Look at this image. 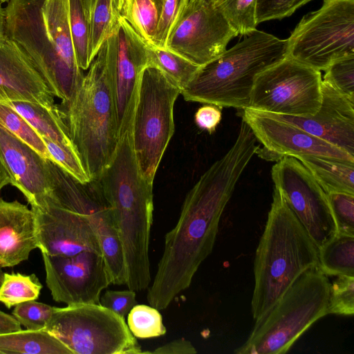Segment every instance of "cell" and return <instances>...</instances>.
<instances>
[{
	"instance_id": "obj_1",
	"label": "cell",
	"mask_w": 354,
	"mask_h": 354,
	"mask_svg": "<svg viewBox=\"0 0 354 354\" xmlns=\"http://www.w3.org/2000/svg\"><path fill=\"white\" fill-rule=\"evenodd\" d=\"M259 148L251 129L241 120L234 144L187 193L176 224L165 236L163 252L147 290L150 306L165 310L189 287L212 252L222 214Z\"/></svg>"
},
{
	"instance_id": "obj_2",
	"label": "cell",
	"mask_w": 354,
	"mask_h": 354,
	"mask_svg": "<svg viewBox=\"0 0 354 354\" xmlns=\"http://www.w3.org/2000/svg\"><path fill=\"white\" fill-rule=\"evenodd\" d=\"M4 34L30 57L55 97L69 101L84 73L73 48L68 0H10Z\"/></svg>"
},
{
	"instance_id": "obj_3",
	"label": "cell",
	"mask_w": 354,
	"mask_h": 354,
	"mask_svg": "<svg viewBox=\"0 0 354 354\" xmlns=\"http://www.w3.org/2000/svg\"><path fill=\"white\" fill-rule=\"evenodd\" d=\"M97 179L109 203L122 246L126 286L136 292L151 281L149 248L153 223V183L140 174L130 129Z\"/></svg>"
},
{
	"instance_id": "obj_4",
	"label": "cell",
	"mask_w": 354,
	"mask_h": 354,
	"mask_svg": "<svg viewBox=\"0 0 354 354\" xmlns=\"http://www.w3.org/2000/svg\"><path fill=\"white\" fill-rule=\"evenodd\" d=\"M317 266L318 248L274 188L254 261L253 319H261L301 274Z\"/></svg>"
},
{
	"instance_id": "obj_5",
	"label": "cell",
	"mask_w": 354,
	"mask_h": 354,
	"mask_svg": "<svg viewBox=\"0 0 354 354\" xmlns=\"http://www.w3.org/2000/svg\"><path fill=\"white\" fill-rule=\"evenodd\" d=\"M200 67L181 90L186 101L248 108L256 77L288 56L287 39L255 29Z\"/></svg>"
},
{
	"instance_id": "obj_6",
	"label": "cell",
	"mask_w": 354,
	"mask_h": 354,
	"mask_svg": "<svg viewBox=\"0 0 354 354\" xmlns=\"http://www.w3.org/2000/svg\"><path fill=\"white\" fill-rule=\"evenodd\" d=\"M87 70L73 97L57 105L86 173L95 179L113 160L119 142L106 41Z\"/></svg>"
},
{
	"instance_id": "obj_7",
	"label": "cell",
	"mask_w": 354,
	"mask_h": 354,
	"mask_svg": "<svg viewBox=\"0 0 354 354\" xmlns=\"http://www.w3.org/2000/svg\"><path fill=\"white\" fill-rule=\"evenodd\" d=\"M330 281L317 267L301 274L277 303L255 321L236 354H283L313 324L328 315Z\"/></svg>"
},
{
	"instance_id": "obj_8",
	"label": "cell",
	"mask_w": 354,
	"mask_h": 354,
	"mask_svg": "<svg viewBox=\"0 0 354 354\" xmlns=\"http://www.w3.org/2000/svg\"><path fill=\"white\" fill-rule=\"evenodd\" d=\"M180 88L161 71H142L131 125L133 149L141 176L153 183L163 154L174 133V107Z\"/></svg>"
},
{
	"instance_id": "obj_9",
	"label": "cell",
	"mask_w": 354,
	"mask_h": 354,
	"mask_svg": "<svg viewBox=\"0 0 354 354\" xmlns=\"http://www.w3.org/2000/svg\"><path fill=\"white\" fill-rule=\"evenodd\" d=\"M45 330L73 354H140L124 317L100 304L55 307Z\"/></svg>"
},
{
	"instance_id": "obj_10",
	"label": "cell",
	"mask_w": 354,
	"mask_h": 354,
	"mask_svg": "<svg viewBox=\"0 0 354 354\" xmlns=\"http://www.w3.org/2000/svg\"><path fill=\"white\" fill-rule=\"evenodd\" d=\"M288 56L319 71L354 55V1L324 0L287 39Z\"/></svg>"
},
{
	"instance_id": "obj_11",
	"label": "cell",
	"mask_w": 354,
	"mask_h": 354,
	"mask_svg": "<svg viewBox=\"0 0 354 354\" xmlns=\"http://www.w3.org/2000/svg\"><path fill=\"white\" fill-rule=\"evenodd\" d=\"M321 71L286 57L255 78L248 108L277 115L308 116L322 100Z\"/></svg>"
},
{
	"instance_id": "obj_12",
	"label": "cell",
	"mask_w": 354,
	"mask_h": 354,
	"mask_svg": "<svg viewBox=\"0 0 354 354\" xmlns=\"http://www.w3.org/2000/svg\"><path fill=\"white\" fill-rule=\"evenodd\" d=\"M274 188L319 249L337 234L327 194L296 158L284 157L271 169Z\"/></svg>"
},
{
	"instance_id": "obj_13",
	"label": "cell",
	"mask_w": 354,
	"mask_h": 354,
	"mask_svg": "<svg viewBox=\"0 0 354 354\" xmlns=\"http://www.w3.org/2000/svg\"><path fill=\"white\" fill-rule=\"evenodd\" d=\"M119 22L106 41V59L120 140L131 127L140 77L148 62L142 39L120 16Z\"/></svg>"
},
{
	"instance_id": "obj_14",
	"label": "cell",
	"mask_w": 354,
	"mask_h": 354,
	"mask_svg": "<svg viewBox=\"0 0 354 354\" xmlns=\"http://www.w3.org/2000/svg\"><path fill=\"white\" fill-rule=\"evenodd\" d=\"M236 36L211 0H189L165 48L202 66L222 54Z\"/></svg>"
},
{
	"instance_id": "obj_15",
	"label": "cell",
	"mask_w": 354,
	"mask_h": 354,
	"mask_svg": "<svg viewBox=\"0 0 354 354\" xmlns=\"http://www.w3.org/2000/svg\"><path fill=\"white\" fill-rule=\"evenodd\" d=\"M41 255L46 283L55 301L67 305L100 304L102 290L111 284L102 254L84 251L70 256Z\"/></svg>"
},
{
	"instance_id": "obj_16",
	"label": "cell",
	"mask_w": 354,
	"mask_h": 354,
	"mask_svg": "<svg viewBox=\"0 0 354 354\" xmlns=\"http://www.w3.org/2000/svg\"><path fill=\"white\" fill-rule=\"evenodd\" d=\"M242 119L263 145L257 153L262 158L278 161L288 156H317L354 162L347 152L272 113L246 108Z\"/></svg>"
},
{
	"instance_id": "obj_17",
	"label": "cell",
	"mask_w": 354,
	"mask_h": 354,
	"mask_svg": "<svg viewBox=\"0 0 354 354\" xmlns=\"http://www.w3.org/2000/svg\"><path fill=\"white\" fill-rule=\"evenodd\" d=\"M31 209L35 216L41 253L70 256L90 251L102 254L97 236L85 216L48 200L44 207Z\"/></svg>"
},
{
	"instance_id": "obj_18",
	"label": "cell",
	"mask_w": 354,
	"mask_h": 354,
	"mask_svg": "<svg viewBox=\"0 0 354 354\" xmlns=\"http://www.w3.org/2000/svg\"><path fill=\"white\" fill-rule=\"evenodd\" d=\"M273 115L354 156V99L323 80L321 104L314 115Z\"/></svg>"
},
{
	"instance_id": "obj_19",
	"label": "cell",
	"mask_w": 354,
	"mask_h": 354,
	"mask_svg": "<svg viewBox=\"0 0 354 354\" xmlns=\"http://www.w3.org/2000/svg\"><path fill=\"white\" fill-rule=\"evenodd\" d=\"M54 97L30 57L4 34L0 39V102H26L53 108Z\"/></svg>"
},
{
	"instance_id": "obj_20",
	"label": "cell",
	"mask_w": 354,
	"mask_h": 354,
	"mask_svg": "<svg viewBox=\"0 0 354 354\" xmlns=\"http://www.w3.org/2000/svg\"><path fill=\"white\" fill-rule=\"evenodd\" d=\"M0 161L31 208L44 207L50 187L47 159L1 125Z\"/></svg>"
},
{
	"instance_id": "obj_21",
	"label": "cell",
	"mask_w": 354,
	"mask_h": 354,
	"mask_svg": "<svg viewBox=\"0 0 354 354\" xmlns=\"http://www.w3.org/2000/svg\"><path fill=\"white\" fill-rule=\"evenodd\" d=\"M39 248L35 213L17 201L0 197V266L10 268L28 260Z\"/></svg>"
},
{
	"instance_id": "obj_22",
	"label": "cell",
	"mask_w": 354,
	"mask_h": 354,
	"mask_svg": "<svg viewBox=\"0 0 354 354\" xmlns=\"http://www.w3.org/2000/svg\"><path fill=\"white\" fill-rule=\"evenodd\" d=\"M326 193L354 194V162L334 158L301 156L296 158Z\"/></svg>"
},
{
	"instance_id": "obj_23",
	"label": "cell",
	"mask_w": 354,
	"mask_h": 354,
	"mask_svg": "<svg viewBox=\"0 0 354 354\" xmlns=\"http://www.w3.org/2000/svg\"><path fill=\"white\" fill-rule=\"evenodd\" d=\"M20 114L41 137L75 148L58 105L48 108L26 102L6 103Z\"/></svg>"
},
{
	"instance_id": "obj_24",
	"label": "cell",
	"mask_w": 354,
	"mask_h": 354,
	"mask_svg": "<svg viewBox=\"0 0 354 354\" xmlns=\"http://www.w3.org/2000/svg\"><path fill=\"white\" fill-rule=\"evenodd\" d=\"M73 354L45 329L19 330L0 334V354Z\"/></svg>"
},
{
	"instance_id": "obj_25",
	"label": "cell",
	"mask_w": 354,
	"mask_h": 354,
	"mask_svg": "<svg viewBox=\"0 0 354 354\" xmlns=\"http://www.w3.org/2000/svg\"><path fill=\"white\" fill-rule=\"evenodd\" d=\"M317 268L326 276H354V236L336 234L319 248Z\"/></svg>"
},
{
	"instance_id": "obj_26",
	"label": "cell",
	"mask_w": 354,
	"mask_h": 354,
	"mask_svg": "<svg viewBox=\"0 0 354 354\" xmlns=\"http://www.w3.org/2000/svg\"><path fill=\"white\" fill-rule=\"evenodd\" d=\"M143 41L147 66L158 68L180 90L193 79L201 67L173 51Z\"/></svg>"
},
{
	"instance_id": "obj_27",
	"label": "cell",
	"mask_w": 354,
	"mask_h": 354,
	"mask_svg": "<svg viewBox=\"0 0 354 354\" xmlns=\"http://www.w3.org/2000/svg\"><path fill=\"white\" fill-rule=\"evenodd\" d=\"M161 11V0H123L119 15L145 41L153 44Z\"/></svg>"
},
{
	"instance_id": "obj_28",
	"label": "cell",
	"mask_w": 354,
	"mask_h": 354,
	"mask_svg": "<svg viewBox=\"0 0 354 354\" xmlns=\"http://www.w3.org/2000/svg\"><path fill=\"white\" fill-rule=\"evenodd\" d=\"M119 13L113 0H95L89 24V56L92 62L103 44L118 30Z\"/></svg>"
},
{
	"instance_id": "obj_29",
	"label": "cell",
	"mask_w": 354,
	"mask_h": 354,
	"mask_svg": "<svg viewBox=\"0 0 354 354\" xmlns=\"http://www.w3.org/2000/svg\"><path fill=\"white\" fill-rule=\"evenodd\" d=\"M41 288L42 285L35 274L4 273L0 285V302L10 308L22 302L37 299Z\"/></svg>"
},
{
	"instance_id": "obj_30",
	"label": "cell",
	"mask_w": 354,
	"mask_h": 354,
	"mask_svg": "<svg viewBox=\"0 0 354 354\" xmlns=\"http://www.w3.org/2000/svg\"><path fill=\"white\" fill-rule=\"evenodd\" d=\"M68 18L77 63L87 70L91 63L89 56V24L82 0H68Z\"/></svg>"
},
{
	"instance_id": "obj_31",
	"label": "cell",
	"mask_w": 354,
	"mask_h": 354,
	"mask_svg": "<svg viewBox=\"0 0 354 354\" xmlns=\"http://www.w3.org/2000/svg\"><path fill=\"white\" fill-rule=\"evenodd\" d=\"M238 35H246L257 27V0H211Z\"/></svg>"
},
{
	"instance_id": "obj_32",
	"label": "cell",
	"mask_w": 354,
	"mask_h": 354,
	"mask_svg": "<svg viewBox=\"0 0 354 354\" xmlns=\"http://www.w3.org/2000/svg\"><path fill=\"white\" fill-rule=\"evenodd\" d=\"M0 125L24 142L46 159L50 155L41 137L16 111L6 103L0 102Z\"/></svg>"
},
{
	"instance_id": "obj_33",
	"label": "cell",
	"mask_w": 354,
	"mask_h": 354,
	"mask_svg": "<svg viewBox=\"0 0 354 354\" xmlns=\"http://www.w3.org/2000/svg\"><path fill=\"white\" fill-rule=\"evenodd\" d=\"M127 326L133 335L149 339L166 333V328L159 310L145 304H136L128 313Z\"/></svg>"
},
{
	"instance_id": "obj_34",
	"label": "cell",
	"mask_w": 354,
	"mask_h": 354,
	"mask_svg": "<svg viewBox=\"0 0 354 354\" xmlns=\"http://www.w3.org/2000/svg\"><path fill=\"white\" fill-rule=\"evenodd\" d=\"M330 282L327 313L354 314V276L338 275Z\"/></svg>"
},
{
	"instance_id": "obj_35",
	"label": "cell",
	"mask_w": 354,
	"mask_h": 354,
	"mask_svg": "<svg viewBox=\"0 0 354 354\" xmlns=\"http://www.w3.org/2000/svg\"><path fill=\"white\" fill-rule=\"evenodd\" d=\"M42 139L51 161L81 183H87L91 180L75 148L46 138Z\"/></svg>"
},
{
	"instance_id": "obj_36",
	"label": "cell",
	"mask_w": 354,
	"mask_h": 354,
	"mask_svg": "<svg viewBox=\"0 0 354 354\" xmlns=\"http://www.w3.org/2000/svg\"><path fill=\"white\" fill-rule=\"evenodd\" d=\"M323 81L354 99V55L333 62L325 70Z\"/></svg>"
},
{
	"instance_id": "obj_37",
	"label": "cell",
	"mask_w": 354,
	"mask_h": 354,
	"mask_svg": "<svg viewBox=\"0 0 354 354\" xmlns=\"http://www.w3.org/2000/svg\"><path fill=\"white\" fill-rule=\"evenodd\" d=\"M326 194L337 234L354 236V194L344 192Z\"/></svg>"
},
{
	"instance_id": "obj_38",
	"label": "cell",
	"mask_w": 354,
	"mask_h": 354,
	"mask_svg": "<svg viewBox=\"0 0 354 354\" xmlns=\"http://www.w3.org/2000/svg\"><path fill=\"white\" fill-rule=\"evenodd\" d=\"M55 307L30 300L22 302L12 310V316L29 330H41L50 319Z\"/></svg>"
},
{
	"instance_id": "obj_39",
	"label": "cell",
	"mask_w": 354,
	"mask_h": 354,
	"mask_svg": "<svg viewBox=\"0 0 354 354\" xmlns=\"http://www.w3.org/2000/svg\"><path fill=\"white\" fill-rule=\"evenodd\" d=\"M162 11L153 45L165 48L167 39L189 0H161Z\"/></svg>"
},
{
	"instance_id": "obj_40",
	"label": "cell",
	"mask_w": 354,
	"mask_h": 354,
	"mask_svg": "<svg viewBox=\"0 0 354 354\" xmlns=\"http://www.w3.org/2000/svg\"><path fill=\"white\" fill-rule=\"evenodd\" d=\"M310 1L312 0H257V25L263 21L289 17L297 9Z\"/></svg>"
},
{
	"instance_id": "obj_41",
	"label": "cell",
	"mask_w": 354,
	"mask_h": 354,
	"mask_svg": "<svg viewBox=\"0 0 354 354\" xmlns=\"http://www.w3.org/2000/svg\"><path fill=\"white\" fill-rule=\"evenodd\" d=\"M100 304L124 317L131 309L137 304L136 291L128 289L124 290H111L104 292L100 297Z\"/></svg>"
},
{
	"instance_id": "obj_42",
	"label": "cell",
	"mask_w": 354,
	"mask_h": 354,
	"mask_svg": "<svg viewBox=\"0 0 354 354\" xmlns=\"http://www.w3.org/2000/svg\"><path fill=\"white\" fill-rule=\"evenodd\" d=\"M221 118L222 113L219 106L206 104L197 110L194 120L199 128L212 133L216 130Z\"/></svg>"
},
{
	"instance_id": "obj_43",
	"label": "cell",
	"mask_w": 354,
	"mask_h": 354,
	"mask_svg": "<svg viewBox=\"0 0 354 354\" xmlns=\"http://www.w3.org/2000/svg\"><path fill=\"white\" fill-rule=\"evenodd\" d=\"M195 347L187 339L179 338L167 342L151 351H142V353L151 354H195Z\"/></svg>"
},
{
	"instance_id": "obj_44",
	"label": "cell",
	"mask_w": 354,
	"mask_h": 354,
	"mask_svg": "<svg viewBox=\"0 0 354 354\" xmlns=\"http://www.w3.org/2000/svg\"><path fill=\"white\" fill-rule=\"evenodd\" d=\"M21 329V324L12 315L0 310V334Z\"/></svg>"
},
{
	"instance_id": "obj_45",
	"label": "cell",
	"mask_w": 354,
	"mask_h": 354,
	"mask_svg": "<svg viewBox=\"0 0 354 354\" xmlns=\"http://www.w3.org/2000/svg\"><path fill=\"white\" fill-rule=\"evenodd\" d=\"M8 184H10V178L0 161V191Z\"/></svg>"
},
{
	"instance_id": "obj_46",
	"label": "cell",
	"mask_w": 354,
	"mask_h": 354,
	"mask_svg": "<svg viewBox=\"0 0 354 354\" xmlns=\"http://www.w3.org/2000/svg\"><path fill=\"white\" fill-rule=\"evenodd\" d=\"M5 15L4 9L0 2V39L4 36Z\"/></svg>"
},
{
	"instance_id": "obj_47",
	"label": "cell",
	"mask_w": 354,
	"mask_h": 354,
	"mask_svg": "<svg viewBox=\"0 0 354 354\" xmlns=\"http://www.w3.org/2000/svg\"><path fill=\"white\" fill-rule=\"evenodd\" d=\"M113 3L117 12L120 13L123 4V0H113Z\"/></svg>"
},
{
	"instance_id": "obj_48",
	"label": "cell",
	"mask_w": 354,
	"mask_h": 354,
	"mask_svg": "<svg viewBox=\"0 0 354 354\" xmlns=\"http://www.w3.org/2000/svg\"><path fill=\"white\" fill-rule=\"evenodd\" d=\"M3 274H4V272L2 271L1 267L0 266V285H1V283L2 282V280H3Z\"/></svg>"
},
{
	"instance_id": "obj_49",
	"label": "cell",
	"mask_w": 354,
	"mask_h": 354,
	"mask_svg": "<svg viewBox=\"0 0 354 354\" xmlns=\"http://www.w3.org/2000/svg\"><path fill=\"white\" fill-rule=\"evenodd\" d=\"M354 1V0H353Z\"/></svg>"
}]
</instances>
